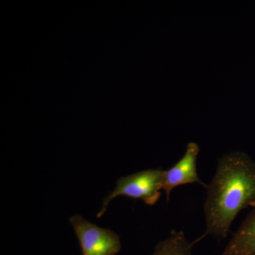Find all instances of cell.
<instances>
[{"instance_id": "3", "label": "cell", "mask_w": 255, "mask_h": 255, "mask_svg": "<svg viewBox=\"0 0 255 255\" xmlns=\"http://www.w3.org/2000/svg\"><path fill=\"white\" fill-rule=\"evenodd\" d=\"M69 221L79 240L82 255H116L122 249L120 237L114 231L96 226L75 215Z\"/></svg>"}, {"instance_id": "2", "label": "cell", "mask_w": 255, "mask_h": 255, "mask_svg": "<svg viewBox=\"0 0 255 255\" xmlns=\"http://www.w3.org/2000/svg\"><path fill=\"white\" fill-rule=\"evenodd\" d=\"M164 172L161 169H149L119 178L115 189L104 199L102 209L97 217H102L111 201L119 196L141 199L147 205L155 204L160 197L159 191Z\"/></svg>"}, {"instance_id": "6", "label": "cell", "mask_w": 255, "mask_h": 255, "mask_svg": "<svg viewBox=\"0 0 255 255\" xmlns=\"http://www.w3.org/2000/svg\"><path fill=\"white\" fill-rule=\"evenodd\" d=\"M196 241H188L183 231H171L167 239L159 242L152 255H192Z\"/></svg>"}, {"instance_id": "1", "label": "cell", "mask_w": 255, "mask_h": 255, "mask_svg": "<svg viewBox=\"0 0 255 255\" xmlns=\"http://www.w3.org/2000/svg\"><path fill=\"white\" fill-rule=\"evenodd\" d=\"M206 188V233L198 241L206 236L226 238L242 210L255 209V161L244 152L223 155Z\"/></svg>"}, {"instance_id": "4", "label": "cell", "mask_w": 255, "mask_h": 255, "mask_svg": "<svg viewBox=\"0 0 255 255\" xmlns=\"http://www.w3.org/2000/svg\"><path fill=\"white\" fill-rule=\"evenodd\" d=\"M199 152L200 149L197 144L189 142L182 159L168 170L164 171L161 189L165 192L167 201H169L171 192L174 188L179 186L197 183L207 187L198 175L196 163Z\"/></svg>"}, {"instance_id": "5", "label": "cell", "mask_w": 255, "mask_h": 255, "mask_svg": "<svg viewBox=\"0 0 255 255\" xmlns=\"http://www.w3.org/2000/svg\"><path fill=\"white\" fill-rule=\"evenodd\" d=\"M255 255V208L233 235L222 253V255Z\"/></svg>"}, {"instance_id": "7", "label": "cell", "mask_w": 255, "mask_h": 255, "mask_svg": "<svg viewBox=\"0 0 255 255\" xmlns=\"http://www.w3.org/2000/svg\"></svg>"}]
</instances>
